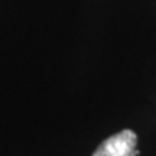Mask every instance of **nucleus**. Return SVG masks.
I'll use <instances>...</instances> for the list:
<instances>
[{
	"mask_svg": "<svg viewBox=\"0 0 156 156\" xmlns=\"http://www.w3.org/2000/svg\"><path fill=\"white\" fill-rule=\"evenodd\" d=\"M137 136L133 130L124 129L106 139L93 153V156H137Z\"/></svg>",
	"mask_w": 156,
	"mask_h": 156,
	"instance_id": "f257e3e1",
	"label": "nucleus"
}]
</instances>
